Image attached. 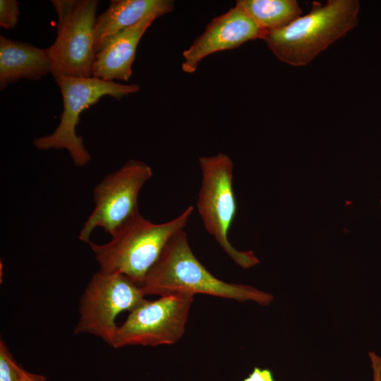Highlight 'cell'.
<instances>
[{
    "label": "cell",
    "instance_id": "1",
    "mask_svg": "<svg viewBox=\"0 0 381 381\" xmlns=\"http://www.w3.org/2000/svg\"><path fill=\"white\" fill-rule=\"evenodd\" d=\"M141 287L145 296L201 294L268 306L273 296L255 287L229 283L212 274L196 258L183 231L168 243Z\"/></svg>",
    "mask_w": 381,
    "mask_h": 381
},
{
    "label": "cell",
    "instance_id": "2",
    "mask_svg": "<svg viewBox=\"0 0 381 381\" xmlns=\"http://www.w3.org/2000/svg\"><path fill=\"white\" fill-rule=\"evenodd\" d=\"M359 10L358 0L313 2L309 13L283 28L266 31L262 40L282 62L306 66L357 25Z\"/></svg>",
    "mask_w": 381,
    "mask_h": 381
},
{
    "label": "cell",
    "instance_id": "3",
    "mask_svg": "<svg viewBox=\"0 0 381 381\" xmlns=\"http://www.w3.org/2000/svg\"><path fill=\"white\" fill-rule=\"evenodd\" d=\"M192 205L178 217L155 224L140 213L120 227L104 244L90 242L99 270L124 274L141 285L170 241L184 231Z\"/></svg>",
    "mask_w": 381,
    "mask_h": 381
},
{
    "label": "cell",
    "instance_id": "4",
    "mask_svg": "<svg viewBox=\"0 0 381 381\" xmlns=\"http://www.w3.org/2000/svg\"><path fill=\"white\" fill-rule=\"evenodd\" d=\"M59 87L63 111L55 130L50 134L37 138L33 145L38 150H66L75 166H86L91 155L85 147L83 138L76 133L80 115L104 96L116 99L138 92L139 85L121 84L95 77L75 78L59 75L54 78Z\"/></svg>",
    "mask_w": 381,
    "mask_h": 381
},
{
    "label": "cell",
    "instance_id": "5",
    "mask_svg": "<svg viewBox=\"0 0 381 381\" xmlns=\"http://www.w3.org/2000/svg\"><path fill=\"white\" fill-rule=\"evenodd\" d=\"M201 185L197 209L206 231L224 252L238 266L248 269L259 263L251 250H237L230 242L229 231L235 219L237 204L233 188L234 164L219 152L199 158Z\"/></svg>",
    "mask_w": 381,
    "mask_h": 381
},
{
    "label": "cell",
    "instance_id": "6",
    "mask_svg": "<svg viewBox=\"0 0 381 381\" xmlns=\"http://www.w3.org/2000/svg\"><path fill=\"white\" fill-rule=\"evenodd\" d=\"M58 17L56 37L47 52L53 78L92 77L97 51V0H52Z\"/></svg>",
    "mask_w": 381,
    "mask_h": 381
},
{
    "label": "cell",
    "instance_id": "7",
    "mask_svg": "<svg viewBox=\"0 0 381 381\" xmlns=\"http://www.w3.org/2000/svg\"><path fill=\"white\" fill-rule=\"evenodd\" d=\"M140 284L120 274L99 270L80 298L75 334H90L112 346L118 326L116 319L131 312L145 300Z\"/></svg>",
    "mask_w": 381,
    "mask_h": 381
},
{
    "label": "cell",
    "instance_id": "8",
    "mask_svg": "<svg viewBox=\"0 0 381 381\" xmlns=\"http://www.w3.org/2000/svg\"><path fill=\"white\" fill-rule=\"evenodd\" d=\"M152 174L148 164L131 159L107 175L93 189L95 208L80 229L79 239L89 243L98 227L112 236L138 214L139 193Z\"/></svg>",
    "mask_w": 381,
    "mask_h": 381
},
{
    "label": "cell",
    "instance_id": "9",
    "mask_svg": "<svg viewBox=\"0 0 381 381\" xmlns=\"http://www.w3.org/2000/svg\"><path fill=\"white\" fill-rule=\"evenodd\" d=\"M193 295L176 293L145 299L118 326L112 347L171 345L185 333Z\"/></svg>",
    "mask_w": 381,
    "mask_h": 381
},
{
    "label": "cell",
    "instance_id": "10",
    "mask_svg": "<svg viewBox=\"0 0 381 381\" xmlns=\"http://www.w3.org/2000/svg\"><path fill=\"white\" fill-rule=\"evenodd\" d=\"M265 31L241 8L235 6L213 18L204 32L183 53L184 72L194 73L209 55L233 49L243 43L262 38Z\"/></svg>",
    "mask_w": 381,
    "mask_h": 381
},
{
    "label": "cell",
    "instance_id": "11",
    "mask_svg": "<svg viewBox=\"0 0 381 381\" xmlns=\"http://www.w3.org/2000/svg\"><path fill=\"white\" fill-rule=\"evenodd\" d=\"M157 18L148 16L114 36L97 52L92 76L107 81H128L139 42Z\"/></svg>",
    "mask_w": 381,
    "mask_h": 381
},
{
    "label": "cell",
    "instance_id": "12",
    "mask_svg": "<svg viewBox=\"0 0 381 381\" xmlns=\"http://www.w3.org/2000/svg\"><path fill=\"white\" fill-rule=\"evenodd\" d=\"M171 0H111L107 9L97 17L95 43L97 52L116 34L145 18H157L171 12Z\"/></svg>",
    "mask_w": 381,
    "mask_h": 381
},
{
    "label": "cell",
    "instance_id": "13",
    "mask_svg": "<svg viewBox=\"0 0 381 381\" xmlns=\"http://www.w3.org/2000/svg\"><path fill=\"white\" fill-rule=\"evenodd\" d=\"M52 73L47 49L0 36V89L21 79L37 80Z\"/></svg>",
    "mask_w": 381,
    "mask_h": 381
},
{
    "label": "cell",
    "instance_id": "14",
    "mask_svg": "<svg viewBox=\"0 0 381 381\" xmlns=\"http://www.w3.org/2000/svg\"><path fill=\"white\" fill-rule=\"evenodd\" d=\"M236 6L265 32L283 28L302 16L296 0H238Z\"/></svg>",
    "mask_w": 381,
    "mask_h": 381
},
{
    "label": "cell",
    "instance_id": "15",
    "mask_svg": "<svg viewBox=\"0 0 381 381\" xmlns=\"http://www.w3.org/2000/svg\"><path fill=\"white\" fill-rule=\"evenodd\" d=\"M25 369L13 358L6 343L0 339V381H21Z\"/></svg>",
    "mask_w": 381,
    "mask_h": 381
},
{
    "label": "cell",
    "instance_id": "16",
    "mask_svg": "<svg viewBox=\"0 0 381 381\" xmlns=\"http://www.w3.org/2000/svg\"><path fill=\"white\" fill-rule=\"evenodd\" d=\"M20 16L19 3L16 0H0V27L14 28Z\"/></svg>",
    "mask_w": 381,
    "mask_h": 381
},
{
    "label": "cell",
    "instance_id": "17",
    "mask_svg": "<svg viewBox=\"0 0 381 381\" xmlns=\"http://www.w3.org/2000/svg\"><path fill=\"white\" fill-rule=\"evenodd\" d=\"M243 381H274V380L270 370L255 367Z\"/></svg>",
    "mask_w": 381,
    "mask_h": 381
},
{
    "label": "cell",
    "instance_id": "18",
    "mask_svg": "<svg viewBox=\"0 0 381 381\" xmlns=\"http://www.w3.org/2000/svg\"><path fill=\"white\" fill-rule=\"evenodd\" d=\"M371 361L373 381H381V357L373 352L369 353Z\"/></svg>",
    "mask_w": 381,
    "mask_h": 381
},
{
    "label": "cell",
    "instance_id": "19",
    "mask_svg": "<svg viewBox=\"0 0 381 381\" xmlns=\"http://www.w3.org/2000/svg\"><path fill=\"white\" fill-rule=\"evenodd\" d=\"M21 381H47V379L42 375L30 373L25 370Z\"/></svg>",
    "mask_w": 381,
    "mask_h": 381
},
{
    "label": "cell",
    "instance_id": "20",
    "mask_svg": "<svg viewBox=\"0 0 381 381\" xmlns=\"http://www.w3.org/2000/svg\"><path fill=\"white\" fill-rule=\"evenodd\" d=\"M380 204H381V200H380Z\"/></svg>",
    "mask_w": 381,
    "mask_h": 381
}]
</instances>
